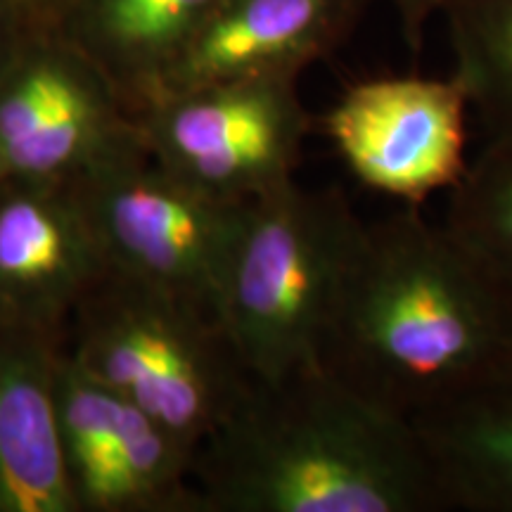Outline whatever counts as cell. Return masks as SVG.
I'll return each instance as SVG.
<instances>
[{
    "label": "cell",
    "mask_w": 512,
    "mask_h": 512,
    "mask_svg": "<svg viewBox=\"0 0 512 512\" xmlns=\"http://www.w3.org/2000/svg\"><path fill=\"white\" fill-rule=\"evenodd\" d=\"M318 361L413 420L512 361V285L403 207L366 223Z\"/></svg>",
    "instance_id": "obj_1"
},
{
    "label": "cell",
    "mask_w": 512,
    "mask_h": 512,
    "mask_svg": "<svg viewBox=\"0 0 512 512\" xmlns=\"http://www.w3.org/2000/svg\"><path fill=\"white\" fill-rule=\"evenodd\" d=\"M200 512L448 510L413 420L313 361L254 380L197 448Z\"/></svg>",
    "instance_id": "obj_2"
},
{
    "label": "cell",
    "mask_w": 512,
    "mask_h": 512,
    "mask_svg": "<svg viewBox=\"0 0 512 512\" xmlns=\"http://www.w3.org/2000/svg\"><path fill=\"white\" fill-rule=\"evenodd\" d=\"M62 349L83 373L195 448L254 382L216 311L114 268L76 306Z\"/></svg>",
    "instance_id": "obj_3"
},
{
    "label": "cell",
    "mask_w": 512,
    "mask_h": 512,
    "mask_svg": "<svg viewBox=\"0 0 512 512\" xmlns=\"http://www.w3.org/2000/svg\"><path fill=\"white\" fill-rule=\"evenodd\" d=\"M363 230L339 188L290 181L247 202L216 313L254 380L318 361Z\"/></svg>",
    "instance_id": "obj_4"
},
{
    "label": "cell",
    "mask_w": 512,
    "mask_h": 512,
    "mask_svg": "<svg viewBox=\"0 0 512 512\" xmlns=\"http://www.w3.org/2000/svg\"><path fill=\"white\" fill-rule=\"evenodd\" d=\"M72 181L107 266L219 309L247 202L221 200L171 174L138 126Z\"/></svg>",
    "instance_id": "obj_5"
},
{
    "label": "cell",
    "mask_w": 512,
    "mask_h": 512,
    "mask_svg": "<svg viewBox=\"0 0 512 512\" xmlns=\"http://www.w3.org/2000/svg\"><path fill=\"white\" fill-rule=\"evenodd\" d=\"M297 76H249L159 95L136 117L140 138L171 174L228 202L294 181L316 121Z\"/></svg>",
    "instance_id": "obj_6"
},
{
    "label": "cell",
    "mask_w": 512,
    "mask_h": 512,
    "mask_svg": "<svg viewBox=\"0 0 512 512\" xmlns=\"http://www.w3.org/2000/svg\"><path fill=\"white\" fill-rule=\"evenodd\" d=\"M133 133L121 95L55 27L31 31L0 72V181H72Z\"/></svg>",
    "instance_id": "obj_7"
},
{
    "label": "cell",
    "mask_w": 512,
    "mask_h": 512,
    "mask_svg": "<svg viewBox=\"0 0 512 512\" xmlns=\"http://www.w3.org/2000/svg\"><path fill=\"white\" fill-rule=\"evenodd\" d=\"M467 110L456 76H382L349 86L318 124L358 183L420 207L465 176Z\"/></svg>",
    "instance_id": "obj_8"
},
{
    "label": "cell",
    "mask_w": 512,
    "mask_h": 512,
    "mask_svg": "<svg viewBox=\"0 0 512 512\" xmlns=\"http://www.w3.org/2000/svg\"><path fill=\"white\" fill-rule=\"evenodd\" d=\"M107 268L74 181H0V318L62 339Z\"/></svg>",
    "instance_id": "obj_9"
},
{
    "label": "cell",
    "mask_w": 512,
    "mask_h": 512,
    "mask_svg": "<svg viewBox=\"0 0 512 512\" xmlns=\"http://www.w3.org/2000/svg\"><path fill=\"white\" fill-rule=\"evenodd\" d=\"M370 0H219L162 93L249 76H302L354 31ZM157 95V98H159Z\"/></svg>",
    "instance_id": "obj_10"
},
{
    "label": "cell",
    "mask_w": 512,
    "mask_h": 512,
    "mask_svg": "<svg viewBox=\"0 0 512 512\" xmlns=\"http://www.w3.org/2000/svg\"><path fill=\"white\" fill-rule=\"evenodd\" d=\"M62 339L0 318V512H76L57 427Z\"/></svg>",
    "instance_id": "obj_11"
},
{
    "label": "cell",
    "mask_w": 512,
    "mask_h": 512,
    "mask_svg": "<svg viewBox=\"0 0 512 512\" xmlns=\"http://www.w3.org/2000/svg\"><path fill=\"white\" fill-rule=\"evenodd\" d=\"M216 5L219 0H72L55 29L105 74L136 117L162 93Z\"/></svg>",
    "instance_id": "obj_12"
},
{
    "label": "cell",
    "mask_w": 512,
    "mask_h": 512,
    "mask_svg": "<svg viewBox=\"0 0 512 512\" xmlns=\"http://www.w3.org/2000/svg\"><path fill=\"white\" fill-rule=\"evenodd\" d=\"M446 508L512 512V361L415 415Z\"/></svg>",
    "instance_id": "obj_13"
},
{
    "label": "cell",
    "mask_w": 512,
    "mask_h": 512,
    "mask_svg": "<svg viewBox=\"0 0 512 512\" xmlns=\"http://www.w3.org/2000/svg\"><path fill=\"white\" fill-rule=\"evenodd\" d=\"M453 74L486 138H512V0H451Z\"/></svg>",
    "instance_id": "obj_14"
},
{
    "label": "cell",
    "mask_w": 512,
    "mask_h": 512,
    "mask_svg": "<svg viewBox=\"0 0 512 512\" xmlns=\"http://www.w3.org/2000/svg\"><path fill=\"white\" fill-rule=\"evenodd\" d=\"M444 226L512 285V138H486L448 192Z\"/></svg>",
    "instance_id": "obj_15"
},
{
    "label": "cell",
    "mask_w": 512,
    "mask_h": 512,
    "mask_svg": "<svg viewBox=\"0 0 512 512\" xmlns=\"http://www.w3.org/2000/svg\"><path fill=\"white\" fill-rule=\"evenodd\" d=\"M401 19V31L411 50H420L422 34L434 12H444L451 0H389Z\"/></svg>",
    "instance_id": "obj_16"
},
{
    "label": "cell",
    "mask_w": 512,
    "mask_h": 512,
    "mask_svg": "<svg viewBox=\"0 0 512 512\" xmlns=\"http://www.w3.org/2000/svg\"><path fill=\"white\" fill-rule=\"evenodd\" d=\"M38 27H43V24H36L34 19L19 12L8 0H0V72L8 67V62L24 43V38Z\"/></svg>",
    "instance_id": "obj_17"
},
{
    "label": "cell",
    "mask_w": 512,
    "mask_h": 512,
    "mask_svg": "<svg viewBox=\"0 0 512 512\" xmlns=\"http://www.w3.org/2000/svg\"><path fill=\"white\" fill-rule=\"evenodd\" d=\"M8 3L15 5L19 12H24L29 19H34L36 24H43V27H55V22L60 15L67 10V5L72 0H8Z\"/></svg>",
    "instance_id": "obj_18"
}]
</instances>
